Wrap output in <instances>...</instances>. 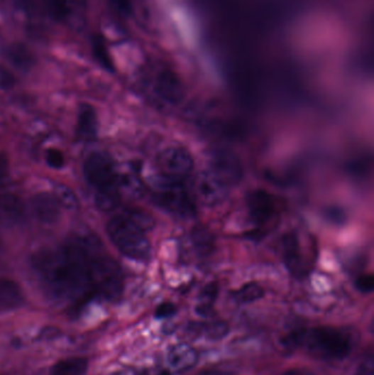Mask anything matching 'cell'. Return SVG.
Instances as JSON below:
<instances>
[{"instance_id":"17","label":"cell","mask_w":374,"mask_h":375,"mask_svg":"<svg viewBox=\"0 0 374 375\" xmlns=\"http://www.w3.org/2000/svg\"><path fill=\"white\" fill-rule=\"evenodd\" d=\"M23 302L21 289L16 282L9 279H0V308L13 310Z\"/></svg>"},{"instance_id":"16","label":"cell","mask_w":374,"mask_h":375,"mask_svg":"<svg viewBox=\"0 0 374 375\" xmlns=\"http://www.w3.org/2000/svg\"><path fill=\"white\" fill-rule=\"evenodd\" d=\"M78 135L82 140L86 142L94 141L97 137L98 131V120H97L96 111L92 107L84 104L80 109L78 116Z\"/></svg>"},{"instance_id":"30","label":"cell","mask_w":374,"mask_h":375,"mask_svg":"<svg viewBox=\"0 0 374 375\" xmlns=\"http://www.w3.org/2000/svg\"><path fill=\"white\" fill-rule=\"evenodd\" d=\"M46 163H48L52 168H62V167L64 166L63 153L58 151V149H48V153H46Z\"/></svg>"},{"instance_id":"11","label":"cell","mask_w":374,"mask_h":375,"mask_svg":"<svg viewBox=\"0 0 374 375\" xmlns=\"http://www.w3.org/2000/svg\"><path fill=\"white\" fill-rule=\"evenodd\" d=\"M170 373H182L190 370L198 362L196 349L188 344H177L169 349L166 357Z\"/></svg>"},{"instance_id":"31","label":"cell","mask_w":374,"mask_h":375,"mask_svg":"<svg viewBox=\"0 0 374 375\" xmlns=\"http://www.w3.org/2000/svg\"><path fill=\"white\" fill-rule=\"evenodd\" d=\"M177 308L175 304L170 303V302H165V303L160 304L158 308L155 310V316L157 318H167L174 315L176 312Z\"/></svg>"},{"instance_id":"18","label":"cell","mask_w":374,"mask_h":375,"mask_svg":"<svg viewBox=\"0 0 374 375\" xmlns=\"http://www.w3.org/2000/svg\"><path fill=\"white\" fill-rule=\"evenodd\" d=\"M87 370V359L75 357L57 362L52 369V375H84Z\"/></svg>"},{"instance_id":"32","label":"cell","mask_w":374,"mask_h":375,"mask_svg":"<svg viewBox=\"0 0 374 375\" xmlns=\"http://www.w3.org/2000/svg\"><path fill=\"white\" fill-rule=\"evenodd\" d=\"M325 215L329 221L336 224H343L346 221L345 212L341 207H329Z\"/></svg>"},{"instance_id":"4","label":"cell","mask_w":374,"mask_h":375,"mask_svg":"<svg viewBox=\"0 0 374 375\" xmlns=\"http://www.w3.org/2000/svg\"><path fill=\"white\" fill-rule=\"evenodd\" d=\"M106 232L114 245L126 257L140 261L150 257V244L145 232L124 215L112 217L106 224Z\"/></svg>"},{"instance_id":"12","label":"cell","mask_w":374,"mask_h":375,"mask_svg":"<svg viewBox=\"0 0 374 375\" xmlns=\"http://www.w3.org/2000/svg\"><path fill=\"white\" fill-rule=\"evenodd\" d=\"M282 258L285 267L295 277L304 276V267L302 262L301 247L297 234L287 233L282 237L281 241Z\"/></svg>"},{"instance_id":"38","label":"cell","mask_w":374,"mask_h":375,"mask_svg":"<svg viewBox=\"0 0 374 375\" xmlns=\"http://www.w3.org/2000/svg\"><path fill=\"white\" fill-rule=\"evenodd\" d=\"M199 375H229L225 371L219 370V369H209V370L202 371Z\"/></svg>"},{"instance_id":"28","label":"cell","mask_w":374,"mask_h":375,"mask_svg":"<svg viewBox=\"0 0 374 375\" xmlns=\"http://www.w3.org/2000/svg\"><path fill=\"white\" fill-rule=\"evenodd\" d=\"M48 11L56 20H63L67 16L68 8L66 0H46Z\"/></svg>"},{"instance_id":"26","label":"cell","mask_w":374,"mask_h":375,"mask_svg":"<svg viewBox=\"0 0 374 375\" xmlns=\"http://www.w3.org/2000/svg\"><path fill=\"white\" fill-rule=\"evenodd\" d=\"M124 217H128L130 221L136 224L144 232L152 229L153 225H154L153 217L146 212L141 211V210H128Z\"/></svg>"},{"instance_id":"23","label":"cell","mask_w":374,"mask_h":375,"mask_svg":"<svg viewBox=\"0 0 374 375\" xmlns=\"http://www.w3.org/2000/svg\"><path fill=\"white\" fill-rule=\"evenodd\" d=\"M235 298L239 303L249 304L258 301L265 295L263 286L256 282L244 284L238 291L235 292Z\"/></svg>"},{"instance_id":"35","label":"cell","mask_w":374,"mask_h":375,"mask_svg":"<svg viewBox=\"0 0 374 375\" xmlns=\"http://www.w3.org/2000/svg\"><path fill=\"white\" fill-rule=\"evenodd\" d=\"M12 85H13V77L7 70L0 68V88H10Z\"/></svg>"},{"instance_id":"22","label":"cell","mask_w":374,"mask_h":375,"mask_svg":"<svg viewBox=\"0 0 374 375\" xmlns=\"http://www.w3.org/2000/svg\"><path fill=\"white\" fill-rule=\"evenodd\" d=\"M192 244L200 255H209L214 248V239L212 234L207 229L197 227L191 234Z\"/></svg>"},{"instance_id":"5","label":"cell","mask_w":374,"mask_h":375,"mask_svg":"<svg viewBox=\"0 0 374 375\" xmlns=\"http://www.w3.org/2000/svg\"><path fill=\"white\" fill-rule=\"evenodd\" d=\"M153 201L157 207L180 217H191L196 212L194 205L181 183H172L164 178H162V183L156 185Z\"/></svg>"},{"instance_id":"25","label":"cell","mask_w":374,"mask_h":375,"mask_svg":"<svg viewBox=\"0 0 374 375\" xmlns=\"http://www.w3.org/2000/svg\"><path fill=\"white\" fill-rule=\"evenodd\" d=\"M54 197L57 200L58 205L64 209L74 211L79 207V202H78L75 193L72 192V190H70V188L66 185L56 183L54 187Z\"/></svg>"},{"instance_id":"37","label":"cell","mask_w":374,"mask_h":375,"mask_svg":"<svg viewBox=\"0 0 374 375\" xmlns=\"http://www.w3.org/2000/svg\"><path fill=\"white\" fill-rule=\"evenodd\" d=\"M285 375H315L312 373L311 371L307 370V369H291V370L287 371Z\"/></svg>"},{"instance_id":"7","label":"cell","mask_w":374,"mask_h":375,"mask_svg":"<svg viewBox=\"0 0 374 375\" xmlns=\"http://www.w3.org/2000/svg\"><path fill=\"white\" fill-rule=\"evenodd\" d=\"M84 173L90 185L96 187L97 190L119 185V177L114 163L102 153H92L87 157L84 164Z\"/></svg>"},{"instance_id":"6","label":"cell","mask_w":374,"mask_h":375,"mask_svg":"<svg viewBox=\"0 0 374 375\" xmlns=\"http://www.w3.org/2000/svg\"><path fill=\"white\" fill-rule=\"evenodd\" d=\"M156 165L162 178L172 183H182L192 173L194 161L184 147L172 146L158 154Z\"/></svg>"},{"instance_id":"20","label":"cell","mask_w":374,"mask_h":375,"mask_svg":"<svg viewBox=\"0 0 374 375\" xmlns=\"http://www.w3.org/2000/svg\"><path fill=\"white\" fill-rule=\"evenodd\" d=\"M120 185L99 189L96 195V205L102 212H111L120 203Z\"/></svg>"},{"instance_id":"8","label":"cell","mask_w":374,"mask_h":375,"mask_svg":"<svg viewBox=\"0 0 374 375\" xmlns=\"http://www.w3.org/2000/svg\"><path fill=\"white\" fill-rule=\"evenodd\" d=\"M208 169L224 181L229 188L241 183L244 175L241 159L227 149H219L213 153Z\"/></svg>"},{"instance_id":"10","label":"cell","mask_w":374,"mask_h":375,"mask_svg":"<svg viewBox=\"0 0 374 375\" xmlns=\"http://www.w3.org/2000/svg\"><path fill=\"white\" fill-rule=\"evenodd\" d=\"M247 209L253 223L263 227L275 214V200L270 193L257 189L247 195Z\"/></svg>"},{"instance_id":"21","label":"cell","mask_w":374,"mask_h":375,"mask_svg":"<svg viewBox=\"0 0 374 375\" xmlns=\"http://www.w3.org/2000/svg\"><path fill=\"white\" fill-rule=\"evenodd\" d=\"M191 330L198 334H204L205 336L213 340L222 339L223 337L229 334V325L225 322H193L190 326Z\"/></svg>"},{"instance_id":"14","label":"cell","mask_w":374,"mask_h":375,"mask_svg":"<svg viewBox=\"0 0 374 375\" xmlns=\"http://www.w3.org/2000/svg\"><path fill=\"white\" fill-rule=\"evenodd\" d=\"M31 207L36 219L42 223L54 224L60 219V205L54 195L41 192L34 195Z\"/></svg>"},{"instance_id":"15","label":"cell","mask_w":374,"mask_h":375,"mask_svg":"<svg viewBox=\"0 0 374 375\" xmlns=\"http://www.w3.org/2000/svg\"><path fill=\"white\" fill-rule=\"evenodd\" d=\"M24 217V203L21 197L12 193L0 195V222L6 225L19 224Z\"/></svg>"},{"instance_id":"19","label":"cell","mask_w":374,"mask_h":375,"mask_svg":"<svg viewBox=\"0 0 374 375\" xmlns=\"http://www.w3.org/2000/svg\"><path fill=\"white\" fill-rule=\"evenodd\" d=\"M217 294H219V286L215 282L207 284L201 290L200 295H199V304L196 308V312H198L199 315L203 316V317L212 316L213 305H214Z\"/></svg>"},{"instance_id":"2","label":"cell","mask_w":374,"mask_h":375,"mask_svg":"<svg viewBox=\"0 0 374 375\" xmlns=\"http://www.w3.org/2000/svg\"><path fill=\"white\" fill-rule=\"evenodd\" d=\"M287 349L304 348L314 357L341 360L351 350V339L343 330L334 327H315L295 330L282 339Z\"/></svg>"},{"instance_id":"36","label":"cell","mask_w":374,"mask_h":375,"mask_svg":"<svg viewBox=\"0 0 374 375\" xmlns=\"http://www.w3.org/2000/svg\"><path fill=\"white\" fill-rule=\"evenodd\" d=\"M114 3L116 4V7H118L121 11L124 12V13H130V0H114Z\"/></svg>"},{"instance_id":"33","label":"cell","mask_w":374,"mask_h":375,"mask_svg":"<svg viewBox=\"0 0 374 375\" xmlns=\"http://www.w3.org/2000/svg\"><path fill=\"white\" fill-rule=\"evenodd\" d=\"M9 158L5 153H0V185L9 176Z\"/></svg>"},{"instance_id":"34","label":"cell","mask_w":374,"mask_h":375,"mask_svg":"<svg viewBox=\"0 0 374 375\" xmlns=\"http://www.w3.org/2000/svg\"><path fill=\"white\" fill-rule=\"evenodd\" d=\"M372 373H373V359L370 357L363 361V364L359 366L356 375H372Z\"/></svg>"},{"instance_id":"9","label":"cell","mask_w":374,"mask_h":375,"mask_svg":"<svg viewBox=\"0 0 374 375\" xmlns=\"http://www.w3.org/2000/svg\"><path fill=\"white\" fill-rule=\"evenodd\" d=\"M196 193L199 201L205 207H214L222 203L229 195L231 188L215 176L212 171H202L196 179Z\"/></svg>"},{"instance_id":"27","label":"cell","mask_w":374,"mask_h":375,"mask_svg":"<svg viewBox=\"0 0 374 375\" xmlns=\"http://www.w3.org/2000/svg\"><path fill=\"white\" fill-rule=\"evenodd\" d=\"M10 60L17 67L27 70L32 65V58L26 48L21 46L12 48L9 53Z\"/></svg>"},{"instance_id":"3","label":"cell","mask_w":374,"mask_h":375,"mask_svg":"<svg viewBox=\"0 0 374 375\" xmlns=\"http://www.w3.org/2000/svg\"><path fill=\"white\" fill-rule=\"evenodd\" d=\"M90 254V282L92 292L108 300H116L123 290V279L118 263L112 258L98 253L99 241L82 239Z\"/></svg>"},{"instance_id":"13","label":"cell","mask_w":374,"mask_h":375,"mask_svg":"<svg viewBox=\"0 0 374 375\" xmlns=\"http://www.w3.org/2000/svg\"><path fill=\"white\" fill-rule=\"evenodd\" d=\"M155 92L167 104H176L184 96L181 82L168 70L160 72L155 82Z\"/></svg>"},{"instance_id":"24","label":"cell","mask_w":374,"mask_h":375,"mask_svg":"<svg viewBox=\"0 0 374 375\" xmlns=\"http://www.w3.org/2000/svg\"><path fill=\"white\" fill-rule=\"evenodd\" d=\"M92 53H94L97 62H99L100 65L104 70H109V72H114V62H112L110 54H109L108 48H106V43H104L101 36H94V39H92Z\"/></svg>"},{"instance_id":"1","label":"cell","mask_w":374,"mask_h":375,"mask_svg":"<svg viewBox=\"0 0 374 375\" xmlns=\"http://www.w3.org/2000/svg\"><path fill=\"white\" fill-rule=\"evenodd\" d=\"M33 266L48 294L60 301L82 300L92 292L89 250L75 241L58 250L35 255Z\"/></svg>"},{"instance_id":"29","label":"cell","mask_w":374,"mask_h":375,"mask_svg":"<svg viewBox=\"0 0 374 375\" xmlns=\"http://www.w3.org/2000/svg\"><path fill=\"white\" fill-rule=\"evenodd\" d=\"M356 288L361 293H371L374 289V277L372 274H362L356 280Z\"/></svg>"}]
</instances>
